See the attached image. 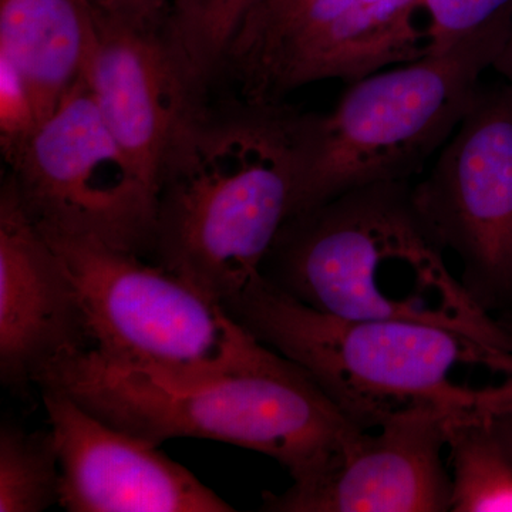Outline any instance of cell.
Masks as SVG:
<instances>
[{"instance_id": "1", "label": "cell", "mask_w": 512, "mask_h": 512, "mask_svg": "<svg viewBox=\"0 0 512 512\" xmlns=\"http://www.w3.org/2000/svg\"><path fill=\"white\" fill-rule=\"evenodd\" d=\"M305 114L249 100L198 104L175 134L158 183L153 264L227 311L262 276L303 167Z\"/></svg>"}, {"instance_id": "2", "label": "cell", "mask_w": 512, "mask_h": 512, "mask_svg": "<svg viewBox=\"0 0 512 512\" xmlns=\"http://www.w3.org/2000/svg\"><path fill=\"white\" fill-rule=\"evenodd\" d=\"M268 348L305 370L360 429L407 414L490 417L512 400V353L413 320L342 319L264 275L227 309Z\"/></svg>"}, {"instance_id": "3", "label": "cell", "mask_w": 512, "mask_h": 512, "mask_svg": "<svg viewBox=\"0 0 512 512\" xmlns=\"http://www.w3.org/2000/svg\"><path fill=\"white\" fill-rule=\"evenodd\" d=\"M262 275L328 315L433 323L512 353V329L448 268L410 183L357 188L289 218Z\"/></svg>"}, {"instance_id": "4", "label": "cell", "mask_w": 512, "mask_h": 512, "mask_svg": "<svg viewBox=\"0 0 512 512\" xmlns=\"http://www.w3.org/2000/svg\"><path fill=\"white\" fill-rule=\"evenodd\" d=\"M35 383L157 446L201 439L265 454L288 468L298 485L319 477L360 430L285 356L264 369L168 380L111 363L84 346L57 357Z\"/></svg>"}, {"instance_id": "5", "label": "cell", "mask_w": 512, "mask_h": 512, "mask_svg": "<svg viewBox=\"0 0 512 512\" xmlns=\"http://www.w3.org/2000/svg\"><path fill=\"white\" fill-rule=\"evenodd\" d=\"M505 43L468 37L350 83L329 113L306 114L291 218L357 188L409 183L464 119Z\"/></svg>"}, {"instance_id": "6", "label": "cell", "mask_w": 512, "mask_h": 512, "mask_svg": "<svg viewBox=\"0 0 512 512\" xmlns=\"http://www.w3.org/2000/svg\"><path fill=\"white\" fill-rule=\"evenodd\" d=\"M40 231L72 284L87 348L109 362L161 379L195 380L264 369L284 359L217 302L143 256Z\"/></svg>"}, {"instance_id": "7", "label": "cell", "mask_w": 512, "mask_h": 512, "mask_svg": "<svg viewBox=\"0 0 512 512\" xmlns=\"http://www.w3.org/2000/svg\"><path fill=\"white\" fill-rule=\"evenodd\" d=\"M5 157L40 228L150 254L157 188L111 134L83 76Z\"/></svg>"}, {"instance_id": "8", "label": "cell", "mask_w": 512, "mask_h": 512, "mask_svg": "<svg viewBox=\"0 0 512 512\" xmlns=\"http://www.w3.org/2000/svg\"><path fill=\"white\" fill-rule=\"evenodd\" d=\"M412 197L437 242L460 259L471 295L488 311L511 299V83L481 84Z\"/></svg>"}, {"instance_id": "9", "label": "cell", "mask_w": 512, "mask_h": 512, "mask_svg": "<svg viewBox=\"0 0 512 512\" xmlns=\"http://www.w3.org/2000/svg\"><path fill=\"white\" fill-rule=\"evenodd\" d=\"M423 0H309L241 74L247 99L279 101L322 80L355 83L429 55Z\"/></svg>"}, {"instance_id": "10", "label": "cell", "mask_w": 512, "mask_h": 512, "mask_svg": "<svg viewBox=\"0 0 512 512\" xmlns=\"http://www.w3.org/2000/svg\"><path fill=\"white\" fill-rule=\"evenodd\" d=\"M59 461V504L70 512H232L235 508L157 444L42 390Z\"/></svg>"}, {"instance_id": "11", "label": "cell", "mask_w": 512, "mask_h": 512, "mask_svg": "<svg viewBox=\"0 0 512 512\" xmlns=\"http://www.w3.org/2000/svg\"><path fill=\"white\" fill-rule=\"evenodd\" d=\"M448 420L407 414L360 429L311 483L264 495V511H451V474L443 463Z\"/></svg>"}, {"instance_id": "12", "label": "cell", "mask_w": 512, "mask_h": 512, "mask_svg": "<svg viewBox=\"0 0 512 512\" xmlns=\"http://www.w3.org/2000/svg\"><path fill=\"white\" fill-rule=\"evenodd\" d=\"M83 77L111 134L158 191L175 134L200 104L164 26L97 12L96 39Z\"/></svg>"}, {"instance_id": "13", "label": "cell", "mask_w": 512, "mask_h": 512, "mask_svg": "<svg viewBox=\"0 0 512 512\" xmlns=\"http://www.w3.org/2000/svg\"><path fill=\"white\" fill-rule=\"evenodd\" d=\"M87 346L76 295L8 178L0 194V375L35 383L57 357Z\"/></svg>"}, {"instance_id": "14", "label": "cell", "mask_w": 512, "mask_h": 512, "mask_svg": "<svg viewBox=\"0 0 512 512\" xmlns=\"http://www.w3.org/2000/svg\"><path fill=\"white\" fill-rule=\"evenodd\" d=\"M96 33L92 0H0V56L28 84L40 121L82 79Z\"/></svg>"}, {"instance_id": "15", "label": "cell", "mask_w": 512, "mask_h": 512, "mask_svg": "<svg viewBox=\"0 0 512 512\" xmlns=\"http://www.w3.org/2000/svg\"><path fill=\"white\" fill-rule=\"evenodd\" d=\"M451 511L512 512V461L488 417L448 421Z\"/></svg>"}, {"instance_id": "16", "label": "cell", "mask_w": 512, "mask_h": 512, "mask_svg": "<svg viewBox=\"0 0 512 512\" xmlns=\"http://www.w3.org/2000/svg\"><path fill=\"white\" fill-rule=\"evenodd\" d=\"M261 0H190L171 10L164 33L192 87L201 92L229 62L239 33Z\"/></svg>"}, {"instance_id": "17", "label": "cell", "mask_w": 512, "mask_h": 512, "mask_svg": "<svg viewBox=\"0 0 512 512\" xmlns=\"http://www.w3.org/2000/svg\"><path fill=\"white\" fill-rule=\"evenodd\" d=\"M60 470L52 434L0 429V512H40L59 504Z\"/></svg>"}, {"instance_id": "18", "label": "cell", "mask_w": 512, "mask_h": 512, "mask_svg": "<svg viewBox=\"0 0 512 512\" xmlns=\"http://www.w3.org/2000/svg\"><path fill=\"white\" fill-rule=\"evenodd\" d=\"M430 53L447 52L464 39L510 36L512 0H423Z\"/></svg>"}, {"instance_id": "19", "label": "cell", "mask_w": 512, "mask_h": 512, "mask_svg": "<svg viewBox=\"0 0 512 512\" xmlns=\"http://www.w3.org/2000/svg\"><path fill=\"white\" fill-rule=\"evenodd\" d=\"M309 0H261L239 33L231 53V62L244 73L258 57L281 35Z\"/></svg>"}, {"instance_id": "20", "label": "cell", "mask_w": 512, "mask_h": 512, "mask_svg": "<svg viewBox=\"0 0 512 512\" xmlns=\"http://www.w3.org/2000/svg\"><path fill=\"white\" fill-rule=\"evenodd\" d=\"M35 100L12 63L0 56V143L3 154L19 146L39 126Z\"/></svg>"}, {"instance_id": "21", "label": "cell", "mask_w": 512, "mask_h": 512, "mask_svg": "<svg viewBox=\"0 0 512 512\" xmlns=\"http://www.w3.org/2000/svg\"><path fill=\"white\" fill-rule=\"evenodd\" d=\"M187 2L190 0H92L100 15L150 26H164L171 10Z\"/></svg>"}, {"instance_id": "22", "label": "cell", "mask_w": 512, "mask_h": 512, "mask_svg": "<svg viewBox=\"0 0 512 512\" xmlns=\"http://www.w3.org/2000/svg\"><path fill=\"white\" fill-rule=\"evenodd\" d=\"M495 437L512 461V400L488 417Z\"/></svg>"}, {"instance_id": "23", "label": "cell", "mask_w": 512, "mask_h": 512, "mask_svg": "<svg viewBox=\"0 0 512 512\" xmlns=\"http://www.w3.org/2000/svg\"><path fill=\"white\" fill-rule=\"evenodd\" d=\"M493 69L503 77L505 82L512 84V30L504 49L501 50L500 56L495 60Z\"/></svg>"}]
</instances>
